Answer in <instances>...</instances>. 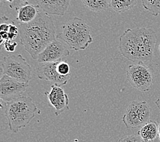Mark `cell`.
<instances>
[{
  "label": "cell",
  "mask_w": 160,
  "mask_h": 142,
  "mask_svg": "<svg viewBox=\"0 0 160 142\" xmlns=\"http://www.w3.org/2000/svg\"><path fill=\"white\" fill-rule=\"evenodd\" d=\"M46 95L50 104L55 108L56 116H59L63 111L70 109L69 98L61 86L52 85L51 92H46Z\"/></svg>",
  "instance_id": "8fae6325"
},
{
  "label": "cell",
  "mask_w": 160,
  "mask_h": 142,
  "mask_svg": "<svg viewBox=\"0 0 160 142\" xmlns=\"http://www.w3.org/2000/svg\"><path fill=\"white\" fill-rule=\"evenodd\" d=\"M9 29V25H8L6 24H2L1 25H0V30L1 32H8Z\"/></svg>",
  "instance_id": "603a6c76"
},
{
  "label": "cell",
  "mask_w": 160,
  "mask_h": 142,
  "mask_svg": "<svg viewBox=\"0 0 160 142\" xmlns=\"http://www.w3.org/2000/svg\"><path fill=\"white\" fill-rule=\"evenodd\" d=\"M19 34L21 45L34 60H38L40 53L56 39L52 18L42 11L29 24H19Z\"/></svg>",
  "instance_id": "6da1fadb"
},
{
  "label": "cell",
  "mask_w": 160,
  "mask_h": 142,
  "mask_svg": "<svg viewBox=\"0 0 160 142\" xmlns=\"http://www.w3.org/2000/svg\"><path fill=\"white\" fill-rule=\"evenodd\" d=\"M3 45H4L6 51H7L8 52L12 53L15 51V49H16L17 46V43H16V42H14L13 40H7L4 41Z\"/></svg>",
  "instance_id": "44dd1931"
},
{
  "label": "cell",
  "mask_w": 160,
  "mask_h": 142,
  "mask_svg": "<svg viewBox=\"0 0 160 142\" xmlns=\"http://www.w3.org/2000/svg\"><path fill=\"white\" fill-rule=\"evenodd\" d=\"M155 105L158 107V108L160 110V98H158L155 101Z\"/></svg>",
  "instance_id": "cb8c5ba5"
},
{
  "label": "cell",
  "mask_w": 160,
  "mask_h": 142,
  "mask_svg": "<svg viewBox=\"0 0 160 142\" xmlns=\"http://www.w3.org/2000/svg\"><path fill=\"white\" fill-rule=\"evenodd\" d=\"M28 86L29 84L21 82L8 75H2L0 79L1 105L22 97Z\"/></svg>",
  "instance_id": "ba28073f"
},
{
  "label": "cell",
  "mask_w": 160,
  "mask_h": 142,
  "mask_svg": "<svg viewBox=\"0 0 160 142\" xmlns=\"http://www.w3.org/2000/svg\"><path fill=\"white\" fill-rule=\"evenodd\" d=\"M56 38L75 51L86 49L93 42L90 27L82 18L78 17L72 18L67 21Z\"/></svg>",
  "instance_id": "277c9868"
},
{
  "label": "cell",
  "mask_w": 160,
  "mask_h": 142,
  "mask_svg": "<svg viewBox=\"0 0 160 142\" xmlns=\"http://www.w3.org/2000/svg\"><path fill=\"white\" fill-rule=\"evenodd\" d=\"M157 36L152 29H128L119 37L121 55L133 62H148L153 58Z\"/></svg>",
  "instance_id": "7a4b0ae2"
},
{
  "label": "cell",
  "mask_w": 160,
  "mask_h": 142,
  "mask_svg": "<svg viewBox=\"0 0 160 142\" xmlns=\"http://www.w3.org/2000/svg\"><path fill=\"white\" fill-rule=\"evenodd\" d=\"M126 76L133 87L142 92L149 91L154 83L153 70L144 62L129 65L126 71Z\"/></svg>",
  "instance_id": "8992f818"
},
{
  "label": "cell",
  "mask_w": 160,
  "mask_h": 142,
  "mask_svg": "<svg viewBox=\"0 0 160 142\" xmlns=\"http://www.w3.org/2000/svg\"><path fill=\"white\" fill-rule=\"evenodd\" d=\"M39 12L38 6L26 4L17 10V21L19 24H29L36 18Z\"/></svg>",
  "instance_id": "5bb4252c"
},
{
  "label": "cell",
  "mask_w": 160,
  "mask_h": 142,
  "mask_svg": "<svg viewBox=\"0 0 160 142\" xmlns=\"http://www.w3.org/2000/svg\"><path fill=\"white\" fill-rule=\"evenodd\" d=\"M58 71L59 73L62 76L71 75L70 74V66L68 63L63 61H59L58 64Z\"/></svg>",
  "instance_id": "ac0fdd59"
},
{
  "label": "cell",
  "mask_w": 160,
  "mask_h": 142,
  "mask_svg": "<svg viewBox=\"0 0 160 142\" xmlns=\"http://www.w3.org/2000/svg\"><path fill=\"white\" fill-rule=\"evenodd\" d=\"M71 0H36L38 8L48 14L63 16L69 8Z\"/></svg>",
  "instance_id": "7c38bea8"
},
{
  "label": "cell",
  "mask_w": 160,
  "mask_h": 142,
  "mask_svg": "<svg viewBox=\"0 0 160 142\" xmlns=\"http://www.w3.org/2000/svg\"><path fill=\"white\" fill-rule=\"evenodd\" d=\"M151 111L145 101H132L125 109L122 121L128 129L141 127L149 121Z\"/></svg>",
  "instance_id": "52a82bcc"
},
{
  "label": "cell",
  "mask_w": 160,
  "mask_h": 142,
  "mask_svg": "<svg viewBox=\"0 0 160 142\" xmlns=\"http://www.w3.org/2000/svg\"><path fill=\"white\" fill-rule=\"evenodd\" d=\"M14 0H5V2L10 3V4H12V3L14 2Z\"/></svg>",
  "instance_id": "484cf974"
},
{
  "label": "cell",
  "mask_w": 160,
  "mask_h": 142,
  "mask_svg": "<svg viewBox=\"0 0 160 142\" xmlns=\"http://www.w3.org/2000/svg\"><path fill=\"white\" fill-rule=\"evenodd\" d=\"M159 51H160V45H159Z\"/></svg>",
  "instance_id": "4316f807"
},
{
  "label": "cell",
  "mask_w": 160,
  "mask_h": 142,
  "mask_svg": "<svg viewBox=\"0 0 160 142\" xmlns=\"http://www.w3.org/2000/svg\"><path fill=\"white\" fill-rule=\"evenodd\" d=\"M4 113L8 122L10 131L17 133L28 126L40 111L29 97H21L12 101L3 103Z\"/></svg>",
  "instance_id": "3957f363"
},
{
  "label": "cell",
  "mask_w": 160,
  "mask_h": 142,
  "mask_svg": "<svg viewBox=\"0 0 160 142\" xmlns=\"http://www.w3.org/2000/svg\"><path fill=\"white\" fill-rule=\"evenodd\" d=\"M138 0H110V7L118 13L126 12L132 9Z\"/></svg>",
  "instance_id": "2e32d148"
},
{
  "label": "cell",
  "mask_w": 160,
  "mask_h": 142,
  "mask_svg": "<svg viewBox=\"0 0 160 142\" xmlns=\"http://www.w3.org/2000/svg\"><path fill=\"white\" fill-rule=\"evenodd\" d=\"M142 6L154 16L160 14V0H142Z\"/></svg>",
  "instance_id": "e0dca14e"
},
{
  "label": "cell",
  "mask_w": 160,
  "mask_h": 142,
  "mask_svg": "<svg viewBox=\"0 0 160 142\" xmlns=\"http://www.w3.org/2000/svg\"><path fill=\"white\" fill-rule=\"evenodd\" d=\"M158 137L160 142V118L158 120Z\"/></svg>",
  "instance_id": "d4e9b609"
},
{
  "label": "cell",
  "mask_w": 160,
  "mask_h": 142,
  "mask_svg": "<svg viewBox=\"0 0 160 142\" xmlns=\"http://www.w3.org/2000/svg\"><path fill=\"white\" fill-rule=\"evenodd\" d=\"M58 62L39 63L36 68L38 77L42 80H46L58 86H65L69 82L71 75L62 76L58 71Z\"/></svg>",
  "instance_id": "9c48e42d"
},
{
  "label": "cell",
  "mask_w": 160,
  "mask_h": 142,
  "mask_svg": "<svg viewBox=\"0 0 160 142\" xmlns=\"http://www.w3.org/2000/svg\"><path fill=\"white\" fill-rule=\"evenodd\" d=\"M28 2L29 0H14L12 4H10V8H14L17 11L22 6L28 4Z\"/></svg>",
  "instance_id": "7402d4cb"
},
{
  "label": "cell",
  "mask_w": 160,
  "mask_h": 142,
  "mask_svg": "<svg viewBox=\"0 0 160 142\" xmlns=\"http://www.w3.org/2000/svg\"><path fill=\"white\" fill-rule=\"evenodd\" d=\"M144 142L153 141L158 135V124L157 122L149 120L140 127L137 133Z\"/></svg>",
  "instance_id": "4fadbf2b"
},
{
  "label": "cell",
  "mask_w": 160,
  "mask_h": 142,
  "mask_svg": "<svg viewBox=\"0 0 160 142\" xmlns=\"http://www.w3.org/2000/svg\"><path fill=\"white\" fill-rule=\"evenodd\" d=\"M69 55L70 51L67 46L62 40L56 38L40 53L37 60L39 63L55 62L61 61L63 57Z\"/></svg>",
  "instance_id": "30bf717a"
},
{
  "label": "cell",
  "mask_w": 160,
  "mask_h": 142,
  "mask_svg": "<svg viewBox=\"0 0 160 142\" xmlns=\"http://www.w3.org/2000/svg\"><path fill=\"white\" fill-rule=\"evenodd\" d=\"M118 142H144L141 138L137 135H127L120 138Z\"/></svg>",
  "instance_id": "ffe728a7"
},
{
  "label": "cell",
  "mask_w": 160,
  "mask_h": 142,
  "mask_svg": "<svg viewBox=\"0 0 160 142\" xmlns=\"http://www.w3.org/2000/svg\"><path fill=\"white\" fill-rule=\"evenodd\" d=\"M32 72L31 66L20 54L7 55L2 62V76L8 75L21 82L29 84L32 79Z\"/></svg>",
  "instance_id": "5b68a950"
},
{
  "label": "cell",
  "mask_w": 160,
  "mask_h": 142,
  "mask_svg": "<svg viewBox=\"0 0 160 142\" xmlns=\"http://www.w3.org/2000/svg\"><path fill=\"white\" fill-rule=\"evenodd\" d=\"M81 2L87 8L96 13L104 12L110 7V0H81Z\"/></svg>",
  "instance_id": "9a60e30c"
},
{
  "label": "cell",
  "mask_w": 160,
  "mask_h": 142,
  "mask_svg": "<svg viewBox=\"0 0 160 142\" xmlns=\"http://www.w3.org/2000/svg\"><path fill=\"white\" fill-rule=\"evenodd\" d=\"M18 32H19V29L14 25V22L9 24V29L8 32V40H14L17 37Z\"/></svg>",
  "instance_id": "d6986e66"
}]
</instances>
